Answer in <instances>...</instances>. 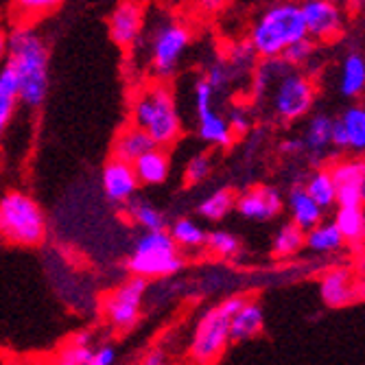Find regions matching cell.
<instances>
[{"instance_id": "cell-1", "label": "cell", "mask_w": 365, "mask_h": 365, "mask_svg": "<svg viewBox=\"0 0 365 365\" xmlns=\"http://www.w3.org/2000/svg\"><path fill=\"white\" fill-rule=\"evenodd\" d=\"M7 68L18 83V98L24 108L38 110L48 94V46L40 33L20 24L7 36Z\"/></svg>"}, {"instance_id": "cell-2", "label": "cell", "mask_w": 365, "mask_h": 365, "mask_svg": "<svg viewBox=\"0 0 365 365\" xmlns=\"http://www.w3.org/2000/svg\"><path fill=\"white\" fill-rule=\"evenodd\" d=\"M304 38L309 36L302 18V7L297 3H276L258 14L247 42L252 44L256 57L280 59L289 46Z\"/></svg>"}, {"instance_id": "cell-3", "label": "cell", "mask_w": 365, "mask_h": 365, "mask_svg": "<svg viewBox=\"0 0 365 365\" xmlns=\"http://www.w3.org/2000/svg\"><path fill=\"white\" fill-rule=\"evenodd\" d=\"M131 125L143 129L158 149L171 147L182 134L173 90L164 83L143 88L131 103Z\"/></svg>"}, {"instance_id": "cell-4", "label": "cell", "mask_w": 365, "mask_h": 365, "mask_svg": "<svg viewBox=\"0 0 365 365\" xmlns=\"http://www.w3.org/2000/svg\"><path fill=\"white\" fill-rule=\"evenodd\" d=\"M247 302V297L243 295H232L225 297L223 302L210 307L208 311L202 313V317L197 319L192 339H190V359L197 365H215L223 352L227 350L230 341V324L235 313Z\"/></svg>"}, {"instance_id": "cell-5", "label": "cell", "mask_w": 365, "mask_h": 365, "mask_svg": "<svg viewBox=\"0 0 365 365\" xmlns=\"http://www.w3.org/2000/svg\"><path fill=\"white\" fill-rule=\"evenodd\" d=\"M46 237V215L26 192L11 190L0 197V239L14 245L33 247Z\"/></svg>"}, {"instance_id": "cell-6", "label": "cell", "mask_w": 365, "mask_h": 365, "mask_svg": "<svg viewBox=\"0 0 365 365\" xmlns=\"http://www.w3.org/2000/svg\"><path fill=\"white\" fill-rule=\"evenodd\" d=\"M184 267L182 250L171 239L169 230L143 232L127 258V269L134 278L155 280L175 276Z\"/></svg>"}, {"instance_id": "cell-7", "label": "cell", "mask_w": 365, "mask_h": 365, "mask_svg": "<svg viewBox=\"0 0 365 365\" xmlns=\"http://www.w3.org/2000/svg\"><path fill=\"white\" fill-rule=\"evenodd\" d=\"M190 46V29L175 18L155 22L149 36V59L158 77H171Z\"/></svg>"}, {"instance_id": "cell-8", "label": "cell", "mask_w": 365, "mask_h": 365, "mask_svg": "<svg viewBox=\"0 0 365 365\" xmlns=\"http://www.w3.org/2000/svg\"><path fill=\"white\" fill-rule=\"evenodd\" d=\"M313 101H315V83L302 71L289 68L269 90L272 110L284 123L304 118L311 112Z\"/></svg>"}, {"instance_id": "cell-9", "label": "cell", "mask_w": 365, "mask_h": 365, "mask_svg": "<svg viewBox=\"0 0 365 365\" xmlns=\"http://www.w3.org/2000/svg\"><path fill=\"white\" fill-rule=\"evenodd\" d=\"M145 293H147V280L143 278L131 276L123 284H118L103 302V315L110 322V326L120 330L134 326L140 317Z\"/></svg>"}, {"instance_id": "cell-10", "label": "cell", "mask_w": 365, "mask_h": 365, "mask_svg": "<svg viewBox=\"0 0 365 365\" xmlns=\"http://www.w3.org/2000/svg\"><path fill=\"white\" fill-rule=\"evenodd\" d=\"M307 36L315 42H333L344 33V11L330 0H307L300 5Z\"/></svg>"}, {"instance_id": "cell-11", "label": "cell", "mask_w": 365, "mask_h": 365, "mask_svg": "<svg viewBox=\"0 0 365 365\" xmlns=\"http://www.w3.org/2000/svg\"><path fill=\"white\" fill-rule=\"evenodd\" d=\"M337 190V208L365 206V160L348 158L328 169Z\"/></svg>"}, {"instance_id": "cell-12", "label": "cell", "mask_w": 365, "mask_h": 365, "mask_svg": "<svg viewBox=\"0 0 365 365\" xmlns=\"http://www.w3.org/2000/svg\"><path fill=\"white\" fill-rule=\"evenodd\" d=\"M282 208H284V197L280 195V190L264 184L252 186L245 192L237 195V204H235V210L241 217L260 223L276 219L282 212Z\"/></svg>"}, {"instance_id": "cell-13", "label": "cell", "mask_w": 365, "mask_h": 365, "mask_svg": "<svg viewBox=\"0 0 365 365\" xmlns=\"http://www.w3.org/2000/svg\"><path fill=\"white\" fill-rule=\"evenodd\" d=\"M110 38L120 48L134 46L145 31V7L138 3H118L108 20Z\"/></svg>"}, {"instance_id": "cell-14", "label": "cell", "mask_w": 365, "mask_h": 365, "mask_svg": "<svg viewBox=\"0 0 365 365\" xmlns=\"http://www.w3.org/2000/svg\"><path fill=\"white\" fill-rule=\"evenodd\" d=\"M101 188H103V195L110 199L112 204L127 206L131 199L136 197L140 182H138L136 171L131 164L112 158L101 171Z\"/></svg>"}, {"instance_id": "cell-15", "label": "cell", "mask_w": 365, "mask_h": 365, "mask_svg": "<svg viewBox=\"0 0 365 365\" xmlns=\"http://www.w3.org/2000/svg\"><path fill=\"white\" fill-rule=\"evenodd\" d=\"M287 208L291 215V223H295L300 230L309 232L313 227H317L324 219V210L313 202L311 195L307 192L304 184H297L289 190L287 195Z\"/></svg>"}, {"instance_id": "cell-16", "label": "cell", "mask_w": 365, "mask_h": 365, "mask_svg": "<svg viewBox=\"0 0 365 365\" xmlns=\"http://www.w3.org/2000/svg\"><path fill=\"white\" fill-rule=\"evenodd\" d=\"M264 330V313L256 300H247L232 317L230 324V341L241 344L258 337Z\"/></svg>"}, {"instance_id": "cell-17", "label": "cell", "mask_w": 365, "mask_h": 365, "mask_svg": "<svg viewBox=\"0 0 365 365\" xmlns=\"http://www.w3.org/2000/svg\"><path fill=\"white\" fill-rule=\"evenodd\" d=\"M151 149H155V145L151 143V138L145 134L143 129L129 125L125 127L120 134L116 136L114 140V160H120V162H127V164H134L145 155L149 153Z\"/></svg>"}, {"instance_id": "cell-18", "label": "cell", "mask_w": 365, "mask_h": 365, "mask_svg": "<svg viewBox=\"0 0 365 365\" xmlns=\"http://www.w3.org/2000/svg\"><path fill=\"white\" fill-rule=\"evenodd\" d=\"M352 276L348 269L328 272L319 282V295L326 307H344L352 300Z\"/></svg>"}, {"instance_id": "cell-19", "label": "cell", "mask_w": 365, "mask_h": 365, "mask_svg": "<svg viewBox=\"0 0 365 365\" xmlns=\"http://www.w3.org/2000/svg\"><path fill=\"white\" fill-rule=\"evenodd\" d=\"M134 171H136V178H138L140 184H147V186L162 184L171 173V160H169L167 149H158L155 147L149 153H145L134 164Z\"/></svg>"}, {"instance_id": "cell-20", "label": "cell", "mask_w": 365, "mask_h": 365, "mask_svg": "<svg viewBox=\"0 0 365 365\" xmlns=\"http://www.w3.org/2000/svg\"><path fill=\"white\" fill-rule=\"evenodd\" d=\"M339 92L346 98H356L365 92V55L348 53L339 68Z\"/></svg>"}, {"instance_id": "cell-21", "label": "cell", "mask_w": 365, "mask_h": 365, "mask_svg": "<svg viewBox=\"0 0 365 365\" xmlns=\"http://www.w3.org/2000/svg\"><path fill=\"white\" fill-rule=\"evenodd\" d=\"M197 134L204 143L215 147H230L235 136L227 125V118H223L217 110H210L206 114L197 116Z\"/></svg>"}, {"instance_id": "cell-22", "label": "cell", "mask_w": 365, "mask_h": 365, "mask_svg": "<svg viewBox=\"0 0 365 365\" xmlns=\"http://www.w3.org/2000/svg\"><path fill=\"white\" fill-rule=\"evenodd\" d=\"M127 215H129L131 223L140 225L145 232L167 230V217H164V212L158 206L147 202V199H138V197L131 199L127 204Z\"/></svg>"}, {"instance_id": "cell-23", "label": "cell", "mask_w": 365, "mask_h": 365, "mask_svg": "<svg viewBox=\"0 0 365 365\" xmlns=\"http://www.w3.org/2000/svg\"><path fill=\"white\" fill-rule=\"evenodd\" d=\"M302 143L311 153H324L328 147H333V118L326 114H315L307 125Z\"/></svg>"}, {"instance_id": "cell-24", "label": "cell", "mask_w": 365, "mask_h": 365, "mask_svg": "<svg viewBox=\"0 0 365 365\" xmlns=\"http://www.w3.org/2000/svg\"><path fill=\"white\" fill-rule=\"evenodd\" d=\"M18 103H20V98H18L16 77L5 66V68L0 71V138L5 136V131H7V127L16 114Z\"/></svg>"}, {"instance_id": "cell-25", "label": "cell", "mask_w": 365, "mask_h": 365, "mask_svg": "<svg viewBox=\"0 0 365 365\" xmlns=\"http://www.w3.org/2000/svg\"><path fill=\"white\" fill-rule=\"evenodd\" d=\"M333 223L339 230L344 243L359 245L365 239V210L363 208H337Z\"/></svg>"}, {"instance_id": "cell-26", "label": "cell", "mask_w": 365, "mask_h": 365, "mask_svg": "<svg viewBox=\"0 0 365 365\" xmlns=\"http://www.w3.org/2000/svg\"><path fill=\"white\" fill-rule=\"evenodd\" d=\"M307 192L311 195L313 202L322 208V210H328L330 206L337 204V190H335V182H333V175H330L328 169H315L307 184H304Z\"/></svg>"}, {"instance_id": "cell-27", "label": "cell", "mask_w": 365, "mask_h": 365, "mask_svg": "<svg viewBox=\"0 0 365 365\" xmlns=\"http://www.w3.org/2000/svg\"><path fill=\"white\" fill-rule=\"evenodd\" d=\"M304 247H309L311 252H317V254H330V252H337L344 247V239L333 221H328V223L322 221L317 227L307 232Z\"/></svg>"}, {"instance_id": "cell-28", "label": "cell", "mask_w": 365, "mask_h": 365, "mask_svg": "<svg viewBox=\"0 0 365 365\" xmlns=\"http://www.w3.org/2000/svg\"><path fill=\"white\" fill-rule=\"evenodd\" d=\"M169 235L180 250H199L208 241V232L192 219H178L171 223Z\"/></svg>"}, {"instance_id": "cell-29", "label": "cell", "mask_w": 365, "mask_h": 365, "mask_svg": "<svg viewBox=\"0 0 365 365\" xmlns=\"http://www.w3.org/2000/svg\"><path fill=\"white\" fill-rule=\"evenodd\" d=\"M304 237L307 232L300 230L295 223H282L280 230L274 235V241H272V254L274 258H289V256H295L304 247Z\"/></svg>"}, {"instance_id": "cell-30", "label": "cell", "mask_w": 365, "mask_h": 365, "mask_svg": "<svg viewBox=\"0 0 365 365\" xmlns=\"http://www.w3.org/2000/svg\"><path fill=\"white\" fill-rule=\"evenodd\" d=\"M235 204H237V195L230 188H219V190L210 192L204 202L199 204L197 212L208 221H221L235 210Z\"/></svg>"}, {"instance_id": "cell-31", "label": "cell", "mask_w": 365, "mask_h": 365, "mask_svg": "<svg viewBox=\"0 0 365 365\" xmlns=\"http://www.w3.org/2000/svg\"><path fill=\"white\" fill-rule=\"evenodd\" d=\"M339 120L346 127L350 151H365V106H350Z\"/></svg>"}, {"instance_id": "cell-32", "label": "cell", "mask_w": 365, "mask_h": 365, "mask_svg": "<svg viewBox=\"0 0 365 365\" xmlns=\"http://www.w3.org/2000/svg\"><path fill=\"white\" fill-rule=\"evenodd\" d=\"M206 247L221 258H235L241 252V241L237 235H232L227 230H215L208 235Z\"/></svg>"}, {"instance_id": "cell-33", "label": "cell", "mask_w": 365, "mask_h": 365, "mask_svg": "<svg viewBox=\"0 0 365 365\" xmlns=\"http://www.w3.org/2000/svg\"><path fill=\"white\" fill-rule=\"evenodd\" d=\"M315 53H317V42L311 40V38H304V40H300V42H295L293 46H289V48L282 53L280 59L289 66V68L300 71L302 66H307V63L313 59Z\"/></svg>"}, {"instance_id": "cell-34", "label": "cell", "mask_w": 365, "mask_h": 365, "mask_svg": "<svg viewBox=\"0 0 365 365\" xmlns=\"http://www.w3.org/2000/svg\"><path fill=\"white\" fill-rule=\"evenodd\" d=\"M210 171H212V158L208 153H197L186 162L184 180L186 184H202L204 180H208Z\"/></svg>"}, {"instance_id": "cell-35", "label": "cell", "mask_w": 365, "mask_h": 365, "mask_svg": "<svg viewBox=\"0 0 365 365\" xmlns=\"http://www.w3.org/2000/svg\"><path fill=\"white\" fill-rule=\"evenodd\" d=\"M92 356V348L86 346H77V344H68L48 365H88Z\"/></svg>"}, {"instance_id": "cell-36", "label": "cell", "mask_w": 365, "mask_h": 365, "mask_svg": "<svg viewBox=\"0 0 365 365\" xmlns=\"http://www.w3.org/2000/svg\"><path fill=\"white\" fill-rule=\"evenodd\" d=\"M256 53L252 48V44L247 40L239 42L230 48V57H227V63L232 66V71H243V68H252L256 63Z\"/></svg>"}, {"instance_id": "cell-37", "label": "cell", "mask_w": 365, "mask_h": 365, "mask_svg": "<svg viewBox=\"0 0 365 365\" xmlns=\"http://www.w3.org/2000/svg\"><path fill=\"white\" fill-rule=\"evenodd\" d=\"M192 98H195V114L197 116L215 110V106H212V101H215V90L208 86V81L204 77L197 79L195 90H192Z\"/></svg>"}, {"instance_id": "cell-38", "label": "cell", "mask_w": 365, "mask_h": 365, "mask_svg": "<svg viewBox=\"0 0 365 365\" xmlns=\"http://www.w3.org/2000/svg\"><path fill=\"white\" fill-rule=\"evenodd\" d=\"M204 79L217 92V90H221V88H225L230 83V79H232V66L227 61H217V63H212L210 68H208Z\"/></svg>"}, {"instance_id": "cell-39", "label": "cell", "mask_w": 365, "mask_h": 365, "mask_svg": "<svg viewBox=\"0 0 365 365\" xmlns=\"http://www.w3.org/2000/svg\"><path fill=\"white\" fill-rule=\"evenodd\" d=\"M227 125L232 129V136H243L245 131L250 129V118L245 114V110L241 108H235L230 114H227Z\"/></svg>"}, {"instance_id": "cell-40", "label": "cell", "mask_w": 365, "mask_h": 365, "mask_svg": "<svg viewBox=\"0 0 365 365\" xmlns=\"http://www.w3.org/2000/svg\"><path fill=\"white\" fill-rule=\"evenodd\" d=\"M57 5L53 0H20V3H16V9L29 11L26 16H42L40 11H51Z\"/></svg>"}, {"instance_id": "cell-41", "label": "cell", "mask_w": 365, "mask_h": 365, "mask_svg": "<svg viewBox=\"0 0 365 365\" xmlns=\"http://www.w3.org/2000/svg\"><path fill=\"white\" fill-rule=\"evenodd\" d=\"M114 361H116V348L110 346V344H103V346H98L96 350H92V356H90L88 365H114Z\"/></svg>"}, {"instance_id": "cell-42", "label": "cell", "mask_w": 365, "mask_h": 365, "mask_svg": "<svg viewBox=\"0 0 365 365\" xmlns=\"http://www.w3.org/2000/svg\"><path fill=\"white\" fill-rule=\"evenodd\" d=\"M333 147L339 151H348L350 143H348V134H346V127L341 125L339 118H333Z\"/></svg>"}, {"instance_id": "cell-43", "label": "cell", "mask_w": 365, "mask_h": 365, "mask_svg": "<svg viewBox=\"0 0 365 365\" xmlns=\"http://www.w3.org/2000/svg\"><path fill=\"white\" fill-rule=\"evenodd\" d=\"M138 365H169V359L162 348H151L149 352H145V356L140 359Z\"/></svg>"}, {"instance_id": "cell-44", "label": "cell", "mask_w": 365, "mask_h": 365, "mask_svg": "<svg viewBox=\"0 0 365 365\" xmlns=\"http://www.w3.org/2000/svg\"><path fill=\"white\" fill-rule=\"evenodd\" d=\"M307 147L302 143V138H287L280 143V153L284 155H297V153H302Z\"/></svg>"}, {"instance_id": "cell-45", "label": "cell", "mask_w": 365, "mask_h": 365, "mask_svg": "<svg viewBox=\"0 0 365 365\" xmlns=\"http://www.w3.org/2000/svg\"><path fill=\"white\" fill-rule=\"evenodd\" d=\"M7 61V36H3V33H0V71L5 68V63Z\"/></svg>"}]
</instances>
